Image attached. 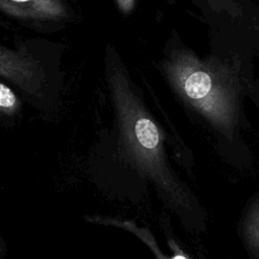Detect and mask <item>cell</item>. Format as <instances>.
Instances as JSON below:
<instances>
[{"mask_svg": "<svg viewBox=\"0 0 259 259\" xmlns=\"http://www.w3.org/2000/svg\"><path fill=\"white\" fill-rule=\"evenodd\" d=\"M0 11L24 20H61L67 16L62 0H0Z\"/></svg>", "mask_w": 259, "mask_h": 259, "instance_id": "277c9868", "label": "cell"}, {"mask_svg": "<svg viewBox=\"0 0 259 259\" xmlns=\"http://www.w3.org/2000/svg\"><path fill=\"white\" fill-rule=\"evenodd\" d=\"M107 83L125 158L175 202H182L181 192L165 162L159 127L133 91L127 77L120 68L112 67L107 71Z\"/></svg>", "mask_w": 259, "mask_h": 259, "instance_id": "6da1fadb", "label": "cell"}, {"mask_svg": "<svg viewBox=\"0 0 259 259\" xmlns=\"http://www.w3.org/2000/svg\"><path fill=\"white\" fill-rule=\"evenodd\" d=\"M172 259H186V258L184 256H182V255H176Z\"/></svg>", "mask_w": 259, "mask_h": 259, "instance_id": "ba28073f", "label": "cell"}, {"mask_svg": "<svg viewBox=\"0 0 259 259\" xmlns=\"http://www.w3.org/2000/svg\"><path fill=\"white\" fill-rule=\"evenodd\" d=\"M0 76L28 93H36L46 82L41 63L29 53L0 47Z\"/></svg>", "mask_w": 259, "mask_h": 259, "instance_id": "3957f363", "label": "cell"}, {"mask_svg": "<svg viewBox=\"0 0 259 259\" xmlns=\"http://www.w3.org/2000/svg\"><path fill=\"white\" fill-rule=\"evenodd\" d=\"M248 237L251 244L259 249V211L254 214L248 227Z\"/></svg>", "mask_w": 259, "mask_h": 259, "instance_id": "8992f818", "label": "cell"}, {"mask_svg": "<svg viewBox=\"0 0 259 259\" xmlns=\"http://www.w3.org/2000/svg\"><path fill=\"white\" fill-rule=\"evenodd\" d=\"M163 67L171 85L188 104L215 126L232 131L237 115V82L225 65L177 51Z\"/></svg>", "mask_w": 259, "mask_h": 259, "instance_id": "7a4b0ae2", "label": "cell"}, {"mask_svg": "<svg viewBox=\"0 0 259 259\" xmlns=\"http://www.w3.org/2000/svg\"><path fill=\"white\" fill-rule=\"evenodd\" d=\"M115 2H116L118 9L123 14H127L133 10L136 0H115Z\"/></svg>", "mask_w": 259, "mask_h": 259, "instance_id": "52a82bcc", "label": "cell"}, {"mask_svg": "<svg viewBox=\"0 0 259 259\" xmlns=\"http://www.w3.org/2000/svg\"><path fill=\"white\" fill-rule=\"evenodd\" d=\"M20 107L15 93L6 85L0 83V114H14Z\"/></svg>", "mask_w": 259, "mask_h": 259, "instance_id": "5b68a950", "label": "cell"}]
</instances>
